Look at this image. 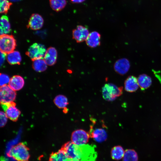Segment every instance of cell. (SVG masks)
I'll list each match as a JSON object with an SVG mask.
<instances>
[{"label":"cell","mask_w":161,"mask_h":161,"mask_svg":"<svg viewBox=\"0 0 161 161\" xmlns=\"http://www.w3.org/2000/svg\"><path fill=\"white\" fill-rule=\"evenodd\" d=\"M130 67L129 61L126 58H122L117 60L115 63L114 66L115 71L122 75L126 73Z\"/></svg>","instance_id":"11"},{"label":"cell","mask_w":161,"mask_h":161,"mask_svg":"<svg viewBox=\"0 0 161 161\" xmlns=\"http://www.w3.org/2000/svg\"><path fill=\"white\" fill-rule=\"evenodd\" d=\"M89 33L87 28L79 25L72 30V38L77 43L82 42L86 41Z\"/></svg>","instance_id":"9"},{"label":"cell","mask_w":161,"mask_h":161,"mask_svg":"<svg viewBox=\"0 0 161 161\" xmlns=\"http://www.w3.org/2000/svg\"><path fill=\"white\" fill-rule=\"evenodd\" d=\"M69 159L79 161H95L97 153L93 145H77L72 141L65 143L61 148Z\"/></svg>","instance_id":"1"},{"label":"cell","mask_w":161,"mask_h":161,"mask_svg":"<svg viewBox=\"0 0 161 161\" xmlns=\"http://www.w3.org/2000/svg\"><path fill=\"white\" fill-rule=\"evenodd\" d=\"M44 23L43 18L40 15L34 13L30 18L27 27L33 30H37L42 27Z\"/></svg>","instance_id":"10"},{"label":"cell","mask_w":161,"mask_h":161,"mask_svg":"<svg viewBox=\"0 0 161 161\" xmlns=\"http://www.w3.org/2000/svg\"><path fill=\"white\" fill-rule=\"evenodd\" d=\"M123 91L122 87H118L112 83H106L102 88L103 97L107 101H113L122 95Z\"/></svg>","instance_id":"2"},{"label":"cell","mask_w":161,"mask_h":161,"mask_svg":"<svg viewBox=\"0 0 161 161\" xmlns=\"http://www.w3.org/2000/svg\"><path fill=\"white\" fill-rule=\"evenodd\" d=\"M7 59L10 64L20 65L21 61V57L18 51H13L7 54Z\"/></svg>","instance_id":"20"},{"label":"cell","mask_w":161,"mask_h":161,"mask_svg":"<svg viewBox=\"0 0 161 161\" xmlns=\"http://www.w3.org/2000/svg\"><path fill=\"white\" fill-rule=\"evenodd\" d=\"M1 52V51H0ZM6 54L1 52L0 53V65L4 63L6 57Z\"/></svg>","instance_id":"29"},{"label":"cell","mask_w":161,"mask_h":161,"mask_svg":"<svg viewBox=\"0 0 161 161\" xmlns=\"http://www.w3.org/2000/svg\"><path fill=\"white\" fill-rule=\"evenodd\" d=\"M139 86L142 90L148 88L152 83L151 77L145 74L140 75L137 78Z\"/></svg>","instance_id":"17"},{"label":"cell","mask_w":161,"mask_h":161,"mask_svg":"<svg viewBox=\"0 0 161 161\" xmlns=\"http://www.w3.org/2000/svg\"><path fill=\"white\" fill-rule=\"evenodd\" d=\"M49 1L51 7L56 12L62 10L67 3L66 0H49Z\"/></svg>","instance_id":"23"},{"label":"cell","mask_w":161,"mask_h":161,"mask_svg":"<svg viewBox=\"0 0 161 161\" xmlns=\"http://www.w3.org/2000/svg\"><path fill=\"white\" fill-rule=\"evenodd\" d=\"M9 154L10 156L17 161H28L30 158L29 149L23 143L13 146Z\"/></svg>","instance_id":"3"},{"label":"cell","mask_w":161,"mask_h":161,"mask_svg":"<svg viewBox=\"0 0 161 161\" xmlns=\"http://www.w3.org/2000/svg\"><path fill=\"white\" fill-rule=\"evenodd\" d=\"M54 102L56 106L60 109L66 108L69 104L67 98L63 95L57 96L54 100Z\"/></svg>","instance_id":"22"},{"label":"cell","mask_w":161,"mask_h":161,"mask_svg":"<svg viewBox=\"0 0 161 161\" xmlns=\"http://www.w3.org/2000/svg\"><path fill=\"white\" fill-rule=\"evenodd\" d=\"M12 4L8 0H0V13L7 14Z\"/></svg>","instance_id":"26"},{"label":"cell","mask_w":161,"mask_h":161,"mask_svg":"<svg viewBox=\"0 0 161 161\" xmlns=\"http://www.w3.org/2000/svg\"><path fill=\"white\" fill-rule=\"evenodd\" d=\"M68 161H79L77 160L69 159Z\"/></svg>","instance_id":"31"},{"label":"cell","mask_w":161,"mask_h":161,"mask_svg":"<svg viewBox=\"0 0 161 161\" xmlns=\"http://www.w3.org/2000/svg\"><path fill=\"white\" fill-rule=\"evenodd\" d=\"M46 51V48L44 45L35 43L29 47L26 54L33 61L37 59H42Z\"/></svg>","instance_id":"5"},{"label":"cell","mask_w":161,"mask_h":161,"mask_svg":"<svg viewBox=\"0 0 161 161\" xmlns=\"http://www.w3.org/2000/svg\"><path fill=\"white\" fill-rule=\"evenodd\" d=\"M32 61V67L35 71L38 72H43L47 69V65L44 59H37Z\"/></svg>","instance_id":"21"},{"label":"cell","mask_w":161,"mask_h":161,"mask_svg":"<svg viewBox=\"0 0 161 161\" xmlns=\"http://www.w3.org/2000/svg\"><path fill=\"white\" fill-rule=\"evenodd\" d=\"M85 0H71V2L75 3H79L84 1Z\"/></svg>","instance_id":"30"},{"label":"cell","mask_w":161,"mask_h":161,"mask_svg":"<svg viewBox=\"0 0 161 161\" xmlns=\"http://www.w3.org/2000/svg\"><path fill=\"white\" fill-rule=\"evenodd\" d=\"M16 94L15 91L12 89L9 85L1 86L0 98L1 104L9 103L15 100Z\"/></svg>","instance_id":"6"},{"label":"cell","mask_w":161,"mask_h":161,"mask_svg":"<svg viewBox=\"0 0 161 161\" xmlns=\"http://www.w3.org/2000/svg\"><path fill=\"white\" fill-rule=\"evenodd\" d=\"M8 85L13 90H20L23 87L24 81L22 77L19 75L13 76L10 79Z\"/></svg>","instance_id":"16"},{"label":"cell","mask_w":161,"mask_h":161,"mask_svg":"<svg viewBox=\"0 0 161 161\" xmlns=\"http://www.w3.org/2000/svg\"><path fill=\"white\" fill-rule=\"evenodd\" d=\"M123 161H138V156L137 152L134 149L125 150Z\"/></svg>","instance_id":"25"},{"label":"cell","mask_w":161,"mask_h":161,"mask_svg":"<svg viewBox=\"0 0 161 161\" xmlns=\"http://www.w3.org/2000/svg\"><path fill=\"white\" fill-rule=\"evenodd\" d=\"M0 35L7 34L11 31V26L8 17L3 16L0 18Z\"/></svg>","instance_id":"18"},{"label":"cell","mask_w":161,"mask_h":161,"mask_svg":"<svg viewBox=\"0 0 161 161\" xmlns=\"http://www.w3.org/2000/svg\"><path fill=\"white\" fill-rule=\"evenodd\" d=\"M16 46V40L12 35H0V51L7 54L13 51Z\"/></svg>","instance_id":"4"},{"label":"cell","mask_w":161,"mask_h":161,"mask_svg":"<svg viewBox=\"0 0 161 161\" xmlns=\"http://www.w3.org/2000/svg\"><path fill=\"white\" fill-rule=\"evenodd\" d=\"M69 158L64 151L61 148L58 151L52 153L49 161H68Z\"/></svg>","instance_id":"19"},{"label":"cell","mask_w":161,"mask_h":161,"mask_svg":"<svg viewBox=\"0 0 161 161\" xmlns=\"http://www.w3.org/2000/svg\"><path fill=\"white\" fill-rule=\"evenodd\" d=\"M124 152L123 148L122 146L120 145L116 146L112 149L111 156L113 159L119 160L123 157Z\"/></svg>","instance_id":"24"},{"label":"cell","mask_w":161,"mask_h":161,"mask_svg":"<svg viewBox=\"0 0 161 161\" xmlns=\"http://www.w3.org/2000/svg\"><path fill=\"white\" fill-rule=\"evenodd\" d=\"M0 126L4 127L6 124L7 120V117L4 112H0Z\"/></svg>","instance_id":"28"},{"label":"cell","mask_w":161,"mask_h":161,"mask_svg":"<svg viewBox=\"0 0 161 161\" xmlns=\"http://www.w3.org/2000/svg\"><path fill=\"white\" fill-rule=\"evenodd\" d=\"M14 102L1 104V107L7 117L13 121H16L20 114V111L16 107Z\"/></svg>","instance_id":"8"},{"label":"cell","mask_w":161,"mask_h":161,"mask_svg":"<svg viewBox=\"0 0 161 161\" xmlns=\"http://www.w3.org/2000/svg\"><path fill=\"white\" fill-rule=\"evenodd\" d=\"M57 52L55 48L52 47H49L46 52L44 60L47 65L51 66L56 62Z\"/></svg>","instance_id":"14"},{"label":"cell","mask_w":161,"mask_h":161,"mask_svg":"<svg viewBox=\"0 0 161 161\" xmlns=\"http://www.w3.org/2000/svg\"><path fill=\"white\" fill-rule=\"evenodd\" d=\"M101 35L98 32L94 31L89 33L85 41L86 45L91 48H95L100 44Z\"/></svg>","instance_id":"13"},{"label":"cell","mask_w":161,"mask_h":161,"mask_svg":"<svg viewBox=\"0 0 161 161\" xmlns=\"http://www.w3.org/2000/svg\"><path fill=\"white\" fill-rule=\"evenodd\" d=\"M89 133L82 129L76 130L71 135L72 141L75 144L81 145L86 144L90 137Z\"/></svg>","instance_id":"7"},{"label":"cell","mask_w":161,"mask_h":161,"mask_svg":"<svg viewBox=\"0 0 161 161\" xmlns=\"http://www.w3.org/2000/svg\"><path fill=\"white\" fill-rule=\"evenodd\" d=\"M124 85L126 91L129 92L136 91L139 87L137 78L133 75L130 76L126 78Z\"/></svg>","instance_id":"15"},{"label":"cell","mask_w":161,"mask_h":161,"mask_svg":"<svg viewBox=\"0 0 161 161\" xmlns=\"http://www.w3.org/2000/svg\"><path fill=\"white\" fill-rule=\"evenodd\" d=\"M0 86L6 85L9 83L10 79L7 75L4 74H0Z\"/></svg>","instance_id":"27"},{"label":"cell","mask_w":161,"mask_h":161,"mask_svg":"<svg viewBox=\"0 0 161 161\" xmlns=\"http://www.w3.org/2000/svg\"><path fill=\"white\" fill-rule=\"evenodd\" d=\"M89 134L90 137L98 143L105 141L107 137L106 131L103 128H96L93 129L92 128H91Z\"/></svg>","instance_id":"12"},{"label":"cell","mask_w":161,"mask_h":161,"mask_svg":"<svg viewBox=\"0 0 161 161\" xmlns=\"http://www.w3.org/2000/svg\"><path fill=\"white\" fill-rule=\"evenodd\" d=\"M10 1H12V2H17V1H18L21 0H9Z\"/></svg>","instance_id":"32"}]
</instances>
